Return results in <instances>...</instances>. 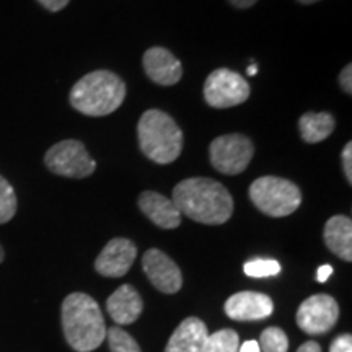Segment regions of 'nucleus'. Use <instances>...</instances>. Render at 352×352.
<instances>
[{
	"label": "nucleus",
	"instance_id": "1",
	"mask_svg": "<svg viewBox=\"0 0 352 352\" xmlns=\"http://www.w3.org/2000/svg\"><path fill=\"white\" fill-rule=\"evenodd\" d=\"M179 214L204 226H222L233 214V197L222 183L210 178H188L173 189Z\"/></svg>",
	"mask_w": 352,
	"mask_h": 352
},
{
	"label": "nucleus",
	"instance_id": "2",
	"mask_svg": "<svg viewBox=\"0 0 352 352\" xmlns=\"http://www.w3.org/2000/svg\"><path fill=\"white\" fill-rule=\"evenodd\" d=\"M65 341L77 352H91L107 340V324L95 298L74 292L63 302Z\"/></svg>",
	"mask_w": 352,
	"mask_h": 352
},
{
	"label": "nucleus",
	"instance_id": "3",
	"mask_svg": "<svg viewBox=\"0 0 352 352\" xmlns=\"http://www.w3.org/2000/svg\"><path fill=\"white\" fill-rule=\"evenodd\" d=\"M126 98V83L111 70H95L82 77L70 90L72 108L85 116H108Z\"/></svg>",
	"mask_w": 352,
	"mask_h": 352
},
{
	"label": "nucleus",
	"instance_id": "4",
	"mask_svg": "<svg viewBox=\"0 0 352 352\" xmlns=\"http://www.w3.org/2000/svg\"><path fill=\"white\" fill-rule=\"evenodd\" d=\"M140 151L158 165H170L182 155L184 135L170 114L147 109L138 124Z\"/></svg>",
	"mask_w": 352,
	"mask_h": 352
},
{
	"label": "nucleus",
	"instance_id": "5",
	"mask_svg": "<svg viewBox=\"0 0 352 352\" xmlns=\"http://www.w3.org/2000/svg\"><path fill=\"white\" fill-rule=\"evenodd\" d=\"M248 192L254 208L270 217H287L302 204L300 188L279 176H261L254 179Z\"/></svg>",
	"mask_w": 352,
	"mask_h": 352
},
{
	"label": "nucleus",
	"instance_id": "6",
	"mask_svg": "<svg viewBox=\"0 0 352 352\" xmlns=\"http://www.w3.org/2000/svg\"><path fill=\"white\" fill-rule=\"evenodd\" d=\"M47 170L64 178H87L94 173L96 164L80 140L67 139L52 145L44 155Z\"/></svg>",
	"mask_w": 352,
	"mask_h": 352
},
{
	"label": "nucleus",
	"instance_id": "7",
	"mask_svg": "<svg viewBox=\"0 0 352 352\" xmlns=\"http://www.w3.org/2000/svg\"><path fill=\"white\" fill-rule=\"evenodd\" d=\"M254 155L252 139L243 134H227L214 139L209 147L210 164L222 175H240Z\"/></svg>",
	"mask_w": 352,
	"mask_h": 352
},
{
	"label": "nucleus",
	"instance_id": "8",
	"mask_svg": "<svg viewBox=\"0 0 352 352\" xmlns=\"http://www.w3.org/2000/svg\"><path fill=\"white\" fill-rule=\"evenodd\" d=\"M250 83L228 69H215L204 83V100L212 108L239 107L250 98Z\"/></svg>",
	"mask_w": 352,
	"mask_h": 352
},
{
	"label": "nucleus",
	"instance_id": "9",
	"mask_svg": "<svg viewBox=\"0 0 352 352\" xmlns=\"http://www.w3.org/2000/svg\"><path fill=\"white\" fill-rule=\"evenodd\" d=\"M340 318V307L328 294H316L302 302L297 310V324L303 333L316 336L333 329Z\"/></svg>",
	"mask_w": 352,
	"mask_h": 352
},
{
	"label": "nucleus",
	"instance_id": "10",
	"mask_svg": "<svg viewBox=\"0 0 352 352\" xmlns=\"http://www.w3.org/2000/svg\"><path fill=\"white\" fill-rule=\"evenodd\" d=\"M142 270L153 287L164 294H176L183 287V276L179 267L162 250L151 248L142 256Z\"/></svg>",
	"mask_w": 352,
	"mask_h": 352
},
{
	"label": "nucleus",
	"instance_id": "11",
	"mask_svg": "<svg viewBox=\"0 0 352 352\" xmlns=\"http://www.w3.org/2000/svg\"><path fill=\"white\" fill-rule=\"evenodd\" d=\"M138 256V246L129 239H113L95 259V270L104 277H122L127 274Z\"/></svg>",
	"mask_w": 352,
	"mask_h": 352
},
{
	"label": "nucleus",
	"instance_id": "12",
	"mask_svg": "<svg viewBox=\"0 0 352 352\" xmlns=\"http://www.w3.org/2000/svg\"><path fill=\"white\" fill-rule=\"evenodd\" d=\"M142 65L147 77L157 85H176L183 77V65L173 56V52L165 47H151L145 51Z\"/></svg>",
	"mask_w": 352,
	"mask_h": 352
},
{
	"label": "nucleus",
	"instance_id": "13",
	"mask_svg": "<svg viewBox=\"0 0 352 352\" xmlns=\"http://www.w3.org/2000/svg\"><path fill=\"white\" fill-rule=\"evenodd\" d=\"M274 305L266 294L245 290L226 302V314L235 321H259L272 315Z\"/></svg>",
	"mask_w": 352,
	"mask_h": 352
},
{
	"label": "nucleus",
	"instance_id": "14",
	"mask_svg": "<svg viewBox=\"0 0 352 352\" xmlns=\"http://www.w3.org/2000/svg\"><path fill=\"white\" fill-rule=\"evenodd\" d=\"M139 209L142 210L145 217H148L157 227L171 230L179 227L182 223V214L173 201L155 191H144L139 196Z\"/></svg>",
	"mask_w": 352,
	"mask_h": 352
},
{
	"label": "nucleus",
	"instance_id": "15",
	"mask_svg": "<svg viewBox=\"0 0 352 352\" xmlns=\"http://www.w3.org/2000/svg\"><path fill=\"white\" fill-rule=\"evenodd\" d=\"M108 314L114 323L132 324L142 315L144 302L132 285L124 284L116 289L107 300Z\"/></svg>",
	"mask_w": 352,
	"mask_h": 352
},
{
	"label": "nucleus",
	"instance_id": "16",
	"mask_svg": "<svg viewBox=\"0 0 352 352\" xmlns=\"http://www.w3.org/2000/svg\"><path fill=\"white\" fill-rule=\"evenodd\" d=\"M208 336V327L204 321L196 316H189L171 334L165 352H202Z\"/></svg>",
	"mask_w": 352,
	"mask_h": 352
},
{
	"label": "nucleus",
	"instance_id": "17",
	"mask_svg": "<svg viewBox=\"0 0 352 352\" xmlns=\"http://www.w3.org/2000/svg\"><path fill=\"white\" fill-rule=\"evenodd\" d=\"M323 239L328 250L342 261H352V220L346 215H334L327 222Z\"/></svg>",
	"mask_w": 352,
	"mask_h": 352
},
{
	"label": "nucleus",
	"instance_id": "18",
	"mask_svg": "<svg viewBox=\"0 0 352 352\" xmlns=\"http://www.w3.org/2000/svg\"><path fill=\"white\" fill-rule=\"evenodd\" d=\"M334 118L329 113H305L298 120V131L307 144L327 140L334 131Z\"/></svg>",
	"mask_w": 352,
	"mask_h": 352
},
{
	"label": "nucleus",
	"instance_id": "19",
	"mask_svg": "<svg viewBox=\"0 0 352 352\" xmlns=\"http://www.w3.org/2000/svg\"><path fill=\"white\" fill-rule=\"evenodd\" d=\"M240 349V338L236 331L227 328L220 331L209 334L204 342L202 352H239Z\"/></svg>",
	"mask_w": 352,
	"mask_h": 352
},
{
	"label": "nucleus",
	"instance_id": "20",
	"mask_svg": "<svg viewBox=\"0 0 352 352\" xmlns=\"http://www.w3.org/2000/svg\"><path fill=\"white\" fill-rule=\"evenodd\" d=\"M19 201H16L15 189L10 183L0 175V223H7L15 217Z\"/></svg>",
	"mask_w": 352,
	"mask_h": 352
},
{
	"label": "nucleus",
	"instance_id": "21",
	"mask_svg": "<svg viewBox=\"0 0 352 352\" xmlns=\"http://www.w3.org/2000/svg\"><path fill=\"white\" fill-rule=\"evenodd\" d=\"M258 344L261 352H287L289 338L280 328L271 327L261 333Z\"/></svg>",
	"mask_w": 352,
	"mask_h": 352
},
{
	"label": "nucleus",
	"instance_id": "22",
	"mask_svg": "<svg viewBox=\"0 0 352 352\" xmlns=\"http://www.w3.org/2000/svg\"><path fill=\"white\" fill-rule=\"evenodd\" d=\"M107 338L111 352H142L134 338L120 327H113L111 329H108Z\"/></svg>",
	"mask_w": 352,
	"mask_h": 352
},
{
	"label": "nucleus",
	"instance_id": "23",
	"mask_svg": "<svg viewBox=\"0 0 352 352\" xmlns=\"http://www.w3.org/2000/svg\"><path fill=\"white\" fill-rule=\"evenodd\" d=\"M243 271L250 277H270L280 272V264L276 259H252L245 263Z\"/></svg>",
	"mask_w": 352,
	"mask_h": 352
},
{
	"label": "nucleus",
	"instance_id": "24",
	"mask_svg": "<svg viewBox=\"0 0 352 352\" xmlns=\"http://www.w3.org/2000/svg\"><path fill=\"white\" fill-rule=\"evenodd\" d=\"M329 352H352V336L341 334L329 346Z\"/></svg>",
	"mask_w": 352,
	"mask_h": 352
},
{
	"label": "nucleus",
	"instance_id": "25",
	"mask_svg": "<svg viewBox=\"0 0 352 352\" xmlns=\"http://www.w3.org/2000/svg\"><path fill=\"white\" fill-rule=\"evenodd\" d=\"M342 170L347 178V183L352 184V142H347L346 147L342 148Z\"/></svg>",
	"mask_w": 352,
	"mask_h": 352
},
{
	"label": "nucleus",
	"instance_id": "26",
	"mask_svg": "<svg viewBox=\"0 0 352 352\" xmlns=\"http://www.w3.org/2000/svg\"><path fill=\"white\" fill-rule=\"evenodd\" d=\"M340 87L347 95L352 94V65L347 64L340 74Z\"/></svg>",
	"mask_w": 352,
	"mask_h": 352
},
{
	"label": "nucleus",
	"instance_id": "27",
	"mask_svg": "<svg viewBox=\"0 0 352 352\" xmlns=\"http://www.w3.org/2000/svg\"><path fill=\"white\" fill-rule=\"evenodd\" d=\"M41 6L50 12H60L63 8H65L69 6L70 0H38Z\"/></svg>",
	"mask_w": 352,
	"mask_h": 352
},
{
	"label": "nucleus",
	"instance_id": "28",
	"mask_svg": "<svg viewBox=\"0 0 352 352\" xmlns=\"http://www.w3.org/2000/svg\"><path fill=\"white\" fill-rule=\"evenodd\" d=\"M331 274H333V266H329V264H323V266L318 267L316 279H318V283H327Z\"/></svg>",
	"mask_w": 352,
	"mask_h": 352
},
{
	"label": "nucleus",
	"instance_id": "29",
	"mask_svg": "<svg viewBox=\"0 0 352 352\" xmlns=\"http://www.w3.org/2000/svg\"><path fill=\"white\" fill-rule=\"evenodd\" d=\"M297 352H321V346L315 341H307L305 344H302L300 347H298Z\"/></svg>",
	"mask_w": 352,
	"mask_h": 352
},
{
	"label": "nucleus",
	"instance_id": "30",
	"mask_svg": "<svg viewBox=\"0 0 352 352\" xmlns=\"http://www.w3.org/2000/svg\"><path fill=\"white\" fill-rule=\"evenodd\" d=\"M239 352H261V349H259L258 341H246L241 344Z\"/></svg>",
	"mask_w": 352,
	"mask_h": 352
},
{
	"label": "nucleus",
	"instance_id": "31",
	"mask_svg": "<svg viewBox=\"0 0 352 352\" xmlns=\"http://www.w3.org/2000/svg\"><path fill=\"white\" fill-rule=\"evenodd\" d=\"M228 2H230L232 6L236 8H250V7H253L258 0H228Z\"/></svg>",
	"mask_w": 352,
	"mask_h": 352
},
{
	"label": "nucleus",
	"instance_id": "32",
	"mask_svg": "<svg viewBox=\"0 0 352 352\" xmlns=\"http://www.w3.org/2000/svg\"><path fill=\"white\" fill-rule=\"evenodd\" d=\"M256 72H258L256 65H250V67H248V76H256Z\"/></svg>",
	"mask_w": 352,
	"mask_h": 352
},
{
	"label": "nucleus",
	"instance_id": "33",
	"mask_svg": "<svg viewBox=\"0 0 352 352\" xmlns=\"http://www.w3.org/2000/svg\"><path fill=\"white\" fill-rule=\"evenodd\" d=\"M297 2H300V3H303V6H310V3L320 2V0H297Z\"/></svg>",
	"mask_w": 352,
	"mask_h": 352
},
{
	"label": "nucleus",
	"instance_id": "34",
	"mask_svg": "<svg viewBox=\"0 0 352 352\" xmlns=\"http://www.w3.org/2000/svg\"><path fill=\"white\" fill-rule=\"evenodd\" d=\"M3 259H6V252H3L2 245H0V263H3Z\"/></svg>",
	"mask_w": 352,
	"mask_h": 352
}]
</instances>
